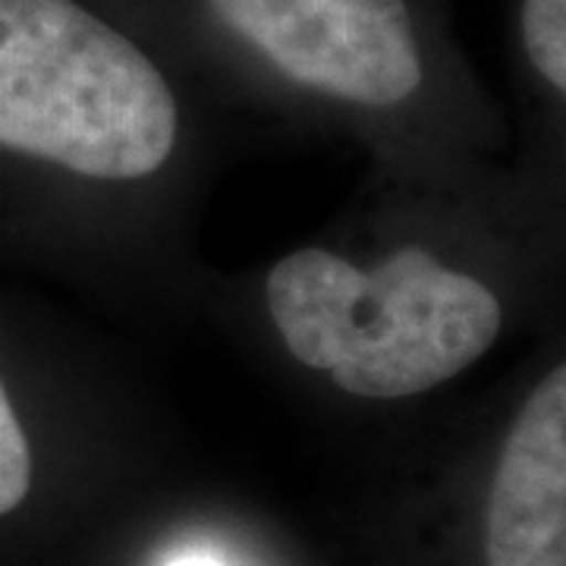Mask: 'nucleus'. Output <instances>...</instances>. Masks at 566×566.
<instances>
[{
  "instance_id": "f257e3e1",
  "label": "nucleus",
  "mask_w": 566,
  "mask_h": 566,
  "mask_svg": "<svg viewBox=\"0 0 566 566\" xmlns=\"http://www.w3.org/2000/svg\"><path fill=\"white\" fill-rule=\"evenodd\" d=\"M268 312L296 363L363 400H403L457 378L494 346L504 308L485 283L422 245L363 271L327 249L271 268Z\"/></svg>"
},
{
  "instance_id": "f03ea898",
  "label": "nucleus",
  "mask_w": 566,
  "mask_h": 566,
  "mask_svg": "<svg viewBox=\"0 0 566 566\" xmlns=\"http://www.w3.org/2000/svg\"><path fill=\"white\" fill-rule=\"evenodd\" d=\"M174 145V88L126 32L80 0H0V148L142 180Z\"/></svg>"
},
{
  "instance_id": "7ed1b4c3",
  "label": "nucleus",
  "mask_w": 566,
  "mask_h": 566,
  "mask_svg": "<svg viewBox=\"0 0 566 566\" xmlns=\"http://www.w3.org/2000/svg\"><path fill=\"white\" fill-rule=\"evenodd\" d=\"M223 41L296 88L359 107H400L428 80L409 0H196Z\"/></svg>"
},
{
  "instance_id": "20e7f679",
  "label": "nucleus",
  "mask_w": 566,
  "mask_h": 566,
  "mask_svg": "<svg viewBox=\"0 0 566 566\" xmlns=\"http://www.w3.org/2000/svg\"><path fill=\"white\" fill-rule=\"evenodd\" d=\"M488 566H566V368L510 424L485 513Z\"/></svg>"
},
{
  "instance_id": "39448f33",
  "label": "nucleus",
  "mask_w": 566,
  "mask_h": 566,
  "mask_svg": "<svg viewBox=\"0 0 566 566\" xmlns=\"http://www.w3.org/2000/svg\"><path fill=\"white\" fill-rule=\"evenodd\" d=\"M520 39L532 70L542 80L566 92V0H523Z\"/></svg>"
},
{
  "instance_id": "423d86ee",
  "label": "nucleus",
  "mask_w": 566,
  "mask_h": 566,
  "mask_svg": "<svg viewBox=\"0 0 566 566\" xmlns=\"http://www.w3.org/2000/svg\"><path fill=\"white\" fill-rule=\"evenodd\" d=\"M32 485V453L7 390L0 385V516L17 510Z\"/></svg>"
}]
</instances>
